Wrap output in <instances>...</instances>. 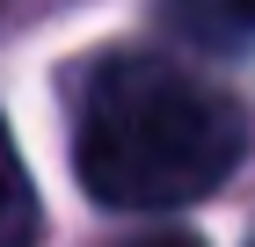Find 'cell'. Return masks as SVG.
<instances>
[{
    "label": "cell",
    "mask_w": 255,
    "mask_h": 247,
    "mask_svg": "<svg viewBox=\"0 0 255 247\" xmlns=\"http://www.w3.org/2000/svg\"><path fill=\"white\" fill-rule=\"evenodd\" d=\"M241 153V102L146 51L102 58L73 102V174L110 211H182L212 196Z\"/></svg>",
    "instance_id": "cell-1"
},
{
    "label": "cell",
    "mask_w": 255,
    "mask_h": 247,
    "mask_svg": "<svg viewBox=\"0 0 255 247\" xmlns=\"http://www.w3.org/2000/svg\"><path fill=\"white\" fill-rule=\"evenodd\" d=\"M37 240V189L22 174V153L0 124V247H29Z\"/></svg>",
    "instance_id": "cell-2"
},
{
    "label": "cell",
    "mask_w": 255,
    "mask_h": 247,
    "mask_svg": "<svg viewBox=\"0 0 255 247\" xmlns=\"http://www.w3.org/2000/svg\"><path fill=\"white\" fill-rule=\"evenodd\" d=\"M234 15H241V22H255V0H234Z\"/></svg>",
    "instance_id": "cell-4"
},
{
    "label": "cell",
    "mask_w": 255,
    "mask_h": 247,
    "mask_svg": "<svg viewBox=\"0 0 255 247\" xmlns=\"http://www.w3.org/2000/svg\"><path fill=\"white\" fill-rule=\"evenodd\" d=\"M131 247H204V240H197V233H175V226H168V233H146V240H131Z\"/></svg>",
    "instance_id": "cell-3"
}]
</instances>
